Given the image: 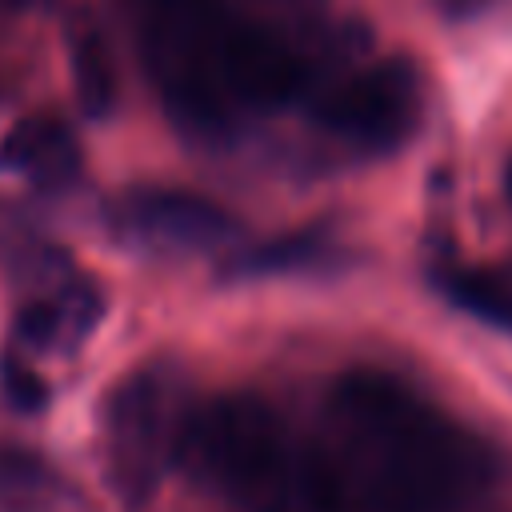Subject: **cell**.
<instances>
[{"mask_svg":"<svg viewBox=\"0 0 512 512\" xmlns=\"http://www.w3.org/2000/svg\"><path fill=\"white\" fill-rule=\"evenodd\" d=\"M504 192H508V200H512V164H508V172H504Z\"/></svg>","mask_w":512,"mask_h":512,"instance_id":"obj_13","label":"cell"},{"mask_svg":"<svg viewBox=\"0 0 512 512\" xmlns=\"http://www.w3.org/2000/svg\"><path fill=\"white\" fill-rule=\"evenodd\" d=\"M328 256V244L320 236H288V240H276V244H264L256 252H248L244 260H236V272H284V268H308L316 260Z\"/></svg>","mask_w":512,"mask_h":512,"instance_id":"obj_11","label":"cell"},{"mask_svg":"<svg viewBox=\"0 0 512 512\" xmlns=\"http://www.w3.org/2000/svg\"><path fill=\"white\" fill-rule=\"evenodd\" d=\"M440 288L472 316L512 328V276L492 268H448L440 272Z\"/></svg>","mask_w":512,"mask_h":512,"instance_id":"obj_9","label":"cell"},{"mask_svg":"<svg viewBox=\"0 0 512 512\" xmlns=\"http://www.w3.org/2000/svg\"><path fill=\"white\" fill-rule=\"evenodd\" d=\"M72 84L88 116H104L112 108L116 72H112V52L96 28L72 32Z\"/></svg>","mask_w":512,"mask_h":512,"instance_id":"obj_10","label":"cell"},{"mask_svg":"<svg viewBox=\"0 0 512 512\" xmlns=\"http://www.w3.org/2000/svg\"><path fill=\"white\" fill-rule=\"evenodd\" d=\"M324 416V448L364 512H468L492 480L488 448L388 372H344Z\"/></svg>","mask_w":512,"mask_h":512,"instance_id":"obj_1","label":"cell"},{"mask_svg":"<svg viewBox=\"0 0 512 512\" xmlns=\"http://www.w3.org/2000/svg\"><path fill=\"white\" fill-rule=\"evenodd\" d=\"M112 220L124 236L156 248H176V252L216 248L236 232L232 212L184 188H132L112 208Z\"/></svg>","mask_w":512,"mask_h":512,"instance_id":"obj_6","label":"cell"},{"mask_svg":"<svg viewBox=\"0 0 512 512\" xmlns=\"http://www.w3.org/2000/svg\"><path fill=\"white\" fill-rule=\"evenodd\" d=\"M316 116L352 148L388 152L420 120V76L408 60H372L332 84L320 96Z\"/></svg>","mask_w":512,"mask_h":512,"instance_id":"obj_5","label":"cell"},{"mask_svg":"<svg viewBox=\"0 0 512 512\" xmlns=\"http://www.w3.org/2000/svg\"><path fill=\"white\" fill-rule=\"evenodd\" d=\"M148 64L192 128H224L236 112H268L304 88V60L224 0H144Z\"/></svg>","mask_w":512,"mask_h":512,"instance_id":"obj_2","label":"cell"},{"mask_svg":"<svg viewBox=\"0 0 512 512\" xmlns=\"http://www.w3.org/2000/svg\"><path fill=\"white\" fill-rule=\"evenodd\" d=\"M0 168L40 188H64L80 172V148L64 120L40 112L8 128V136L0 140Z\"/></svg>","mask_w":512,"mask_h":512,"instance_id":"obj_7","label":"cell"},{"mask_svg":"<svg viewBox=\"0 0 512 512\" xmlns=\"http://www.w3.org/2000/svg\"><path fill=\"white\" fill-rule=\"evenodd\" d=\"M100 316V296L92 288L68 284L52 296L28 300L16 312V340L20 348H64L76 344Z\"/></svg>","mask_w":512,"mask_h":512,"instance_id":"obj_8","label":"cell"},{"mask_svg":"<svg viewBox=\"0 0 512 512\" xmlns=\"http://www.w3.org/2000/svg\"><path fill=\"white\" fill-rule=\"evenodd\" d=\"M188 416L176 420L172 392L160 372L140 368L108 396V456L120 492L148 496L164 464L184 452Z\"/></svg>","mask_w":512,"mask_h":512,"instance_id":"obj_4","label":"cell"},{"mask_svg":"<svg viewBox=\"0 0 512 512\" xmlns=\"http://www.w3.org/2000/svg\"><path fill=\"white\" fill-rule=\"evenodd\" d=\"M448 4H456L460 12H468V8H476V4H484V0H448Z\"/></svg>","mask_w":512,"mask_h":512,"instance_id":"obj_12","label":"cell"},{"mask_svg":"<svg viewBox=\"0 0 512 512\" xmlns=\"http://www.w3.org/2000/svg\"><path fill=\"white\" fill-rule=\"evenodd\" d=\"M184 456L240 512H364L332 452L260 396L236 392L192 412Z\"/></svg>","mask_w":512,"mask_h":512,"instance_id":"obj_3","label":"cell"}]
</instances>
